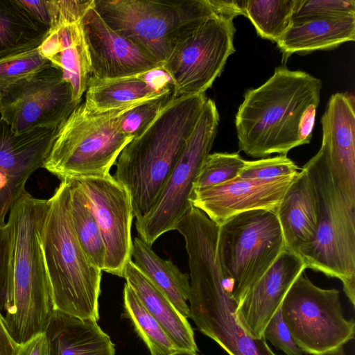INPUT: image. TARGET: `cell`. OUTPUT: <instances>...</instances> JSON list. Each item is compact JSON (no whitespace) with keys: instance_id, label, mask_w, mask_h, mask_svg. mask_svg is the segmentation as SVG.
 <instances>
[{"instance_id":"obj_1","label":"cell","mask_w":355,"mask_h":355,"mask_svg":"<svg viewBox=\"0 0 355 355\" xmlns=\"http://www.w3.org/2000/svg\"><path fill=\"white\" fill-rule=\"evenodd\" d=\"M321 80L284 66L262 85L248 89L236 114L240 150L259 158L286 155L312 138Z\"/></svg>"},{"instance_id":"obj_2","label":"cell","mask_w":355,"mask_h":355,"mask_svg":"<svg viewBox=\"0 0 355 355\" xmlns=\"http://www.w3.org/2000/svg\"><path fill=\"white\" fill-rule=\"evenodd\" d=\"M207 98L205 94L172 98L120 153L114 178L128 190L136 218L146 214L162 193Z\"/></svg>"},{"instance_id":"obj_3","label":"cell","mask_w":355,"mask_h":355,"mask_svg":"<svg viewBox=\"0 0 355 355\" xmlns=\"http://www.w3.org/2000/svg\"><path fill=\"white\" fill-rule=\"evenodd\" d=\"M49 200L33 197L27 191L10 209L12 286L10 304L3 319L18 345L44 333L55 311L41 248V229Z\"/></svg>"},{"instance_id":"obj_4","label":"cell","mask_w":355,"mask_h":355,"mask_svg":"<svg viewBox=\"0 0 355 355\" xmlns=\"http://www.w3.org/2000/svg\"><path fill=\"white\" fill-rule=\"evenodd\" d=\"M48 200L40 241L54 309L97 322L102 270L90 261L76 237L68 181H61Z\"/></svg>"},{"instance_id":"obj_5","label":"cell","mask_w":355,"mask_h":355,"mask_svg":"<svg viewBox=\"0 0 355 355\" xmlns=\"http://www.w3.org/2000/svg\"><path fill=\"white\" fill-rule=\"evenodd\" d=\"M309 173L320 202V219L313 241L298 255L306 268L340 279L355 305V197L336 181L317 153L302 167Z\"/></svg>"},{"instance_id":"obj_6","label":"cell","mask_w":355,"mask_h":355,"mask_svg":"<svg viewBox=\"0 0 355 355\" xmlns=\"http://www.w3.org/2000/svg\"><path fill=\"white\" fill-rule=\"evenodd\" d=\"M134 106L94 113L80 103L58 126L42 168L61 181L110 175L133 139L123 132L121 118Z\"/></svg>"},{"instance_id":"obj_7","label":"cell","mask_w":355,"mask_h":355,"mask_svg":"<svg viewBox=\"0 0 355 355\" xmlns=\"http://www.w3.org/2000/svg\"><path fill=\"white\" fill-rule=\"evenodd\" d=\"M94 7L160 67L182 35L215 15L209 0H94Z\"/></svg>"},{"instance_id":"obj_8","label":"cell","mask_w":355,"mask_h":355,"mask_svg":"<svg viewBox=\"0 0 355 355\" xmlns=\"http://www.w3.org/2000/svg\"><path fill=\"white\" fill-rule=\"evenodd\" d=\"M218 252L237 303L286 249L275 211L235 215L219 226Z\"/></svg>"},{"instance_id":"obj_9","label":"cell","mask_w":355,"mask_h":355,"mask_svg":"<svg viewBox=\"0 0 355 355\" xmlns=\"http://www.w3.org/2000/svg\"><path fill=\"white\" fill-rule=\"evenodd\" d=\"M284 320L302 352L345 355L354 338L355 322L343 315L340 292L315 286L304 272L293 282L281 304Z\"/></svg>"},{"instance_id":"obj_10","label":"cell","mask_w":355,"mask_h":355,"mask_svg":"<svg viewBox=\"0 0 355 355\" xmlns=\"http://www.w3.org/2000/svg\"><path fill=\"white\" fill-rule=\"evenodd\" d=\"M219 114L215 102L207 98L182 153L162 193L151 209L136 218V229L149 245L163 234L175 230L192 206L189 197L193 183L212 148Z\"/></svg>"},{"instance_id":"obj_11","label":"cell","mask_w":355,"mask_h":355,"mask_svg":"<svg viewBox=\"0 0 355 355\" xmlns=\"http://www.w3.org/2000/svg\"><path fill=\"white\" fill-rule=\"evenodd\" d=\"M189 275L191 318L202 334L228 355H275L264 338H252L236 320L232 282L220 264H202Z\"/></svg>"},{"instance_id":"obj_12","label":"cell","mask_w":355,"mask_h":355,"mask_svg":"<svg viewBox=\"0 0 355 355\" xmlns=\"http://www.w3.org/2000/svg\"><path fill=\"white\" fill-rule=\"evenodd\" d=\"M233 18L214 15L180 37L161 68L174 98L205 94L235 51Z\"/></svg>"},{"instance_id":"obj_13","label":"cell","mask_w":355,"mask_h":355,"mask_svg":"<svg viewBox=\"0 0 355 355\" xmlns=\"http://www.w3.org/2000/svg\"><path fill=\"white\" fill-rule=\"evenodd\" d=\"M78 105L62 72L51 66L0 94V119L17 134L55 128Z\"/></svg>"},{"instance_id":"obj_14","label":"cell","mask_w":355,"mask_h":355,"mask_svg":"<svg viewBox=\"0 0 355 355\" xmlns=\"http://www.w3.org/2000/svg\"><path fill=\"white\" fill-rule=\"evenodd\" d=\"M83 188L97 220L105 248L103 270L123 277L132 260L134 218L128 190L110 174L76 179Z\"/></svg>"},{"instance_id":"obj_15","label":"cell","mask_w":355,"mask_h":355,"mask_svg":"<svg viewBox=\"0 0 355 355\" xmlns=\"http://www.w3.org/2000/svg\"><path fill=\"white\" fill-rule=\"evenodd\" d=\"M58 128L17 134L0 119V226L20 196L31 175L42 168Z\"/></svg>"},{"instance_id":"obj_16","label":"cell","mask_w":355,"mask_h":355,"mask_svg":"<svg viewBox=\"0 0 355 355\" xmlns=\"http://www.w3.org/2000/svg\"><path fill=\"white\" fill-rule=\"evenodd\" d=\"M297 173L267 180L237 178L211 187L193 189L189 202L220 226L245 211H276Z\"/></svg>"},{"instance_id":"obj_17","label":"cell","mask_w":355,"mask_h":355,"mask_svg":"<svg viewBox=\"0 0 355 355\" xmlns=\"http://www.w3.org/2000/svg\"><path fill=\"white\" fill-rule=\"evenodd\" d=\"M91 76L98 78L136 76L161 67L146 51L112 29L94 7L83 18Z\"/></svg>"},{"instance_id":"obj_18","label":"cell","mask_w":355,"mask_h":355,"mask_svg":"<svg viewBox=\"0 0 355 355\" xmlns=\"http://www.w3.org/2000/svg\"><path fill=\"white\" fill-rule=\"evenodd\" d=\"M306 266L297 254L286 250L236 303V320L253 338L263 331L295 279Z\"/></svg>"},{"instance_id":"obj_19","label":"cell","mask_w":355,"mask_h":355,"mask_svg":"<svg viewBox=\"0 0 355 355\" xmlns=\"http://www.w3.org/2000/svg\"><path fill=\"white\" fill-rule=\"evenodd\" d=\"M85 14L72 12L58 15L37 47L40 55L62 72L63 78L71 87L73 98L78 104L80 103L86 92L91 76L83 24Z\"/></svg>"},{"instance_id":"obj_20","label":"cell","mask_w":355,"mask_h":355,"mask_svg":"<svg viewBox=\"0 0 355 355\" xmlns=\"http://www.w3.org/2000/svg\"><path fill=\"white\" fill-rule=\"evenodd\" d=\"M322 140L317 153L332 175L355 196V112L353 96L333 94L321 119Z\"/></svg>"},{"instance_id":"obj_21","label":"cell","mask_w":355,"mask_h":355,"mask_svg":"<svg viewBox=\"0 0 355 355\" xmlns=\"http://www.w3.org/2000/svg\"><path fill=\"white\" fill-rule=\"evenodd\" d=\"M275 212L287 250L298 254L313 241L320 213L316 189L304 168L297 173Z\"/></svg>"},{"instance_id":"obj_22","label":"cell","mask_w":355,"mask_h":355,"mask_svg":"<svg viewBox=\"0 0 355 355\" xmlns=\"http://www.w3.org/2000/svg\"><path fill=\"white\" fill-rule=\"evenodd\" d=\"M49 355H114V344L96 321L55 310L44 331Z\"/></svg>"},{"instance_id":"obj_23","label":"cell","mask_w":355,"mask_h":355,"mask_svg":"<svg viewBox=\"0 0 355 355\" xmlns=\"http://www.w3.org/2000/svg\"><path fill=\"white\" fill-rule=\"evenodd\" d=\"M123 277L148 312L179 349L198 352L193 329L168 298L135 266L126 265Z\"/></svg>"},{"instance_id":"obj_24","label":"cell","mask_w":355,"mask_h":355,"mask_svg":"<svg viewBox=\"0 0 355 355\" xmlns=\"http://www.w3.org/2000/svg\"><path fill=\"white\" fill-rule=\"evenodd\" d=\"M354 39L355 17H349L293 24L277 44L286 60L293 53L331 49Z\"/></svg>"},{"instance_id":"obj_25","label":"cell","mask_w":355,"mask_h":355,"mask_svg":"<svg viewBox=\"0 0 355 355\" xmlns=\"http://www.w3.org/2000/svg\"><path fill=\"white\" fill-rule=\"evenodd\" d=\"M132 258L135 266L168 298L187 319L191 318L189 301V276L182 272L171 260L160 258L139 237L132 241Z\"/></svg>"},{"instance_id":"obj_26","label":"cell","mask_w":355,"mask_h":355,"mask_svg":"<svg viewBox=\"0 0 355 355\" xmlns=\"http://www.w3.org/2000/svg\"><path fill=\"white\" fill-rule=\"evenodd\" d=\"M165 89L157 92L141 75L113 79L90 76L83 103L89 111L103 113L134 106L159 96Z\"/></svg>"},{"instance_id":"obj_27","label":"cell","mask_w":355,"mask_h":355,"mask_svg":"<svg viewBox=\"0 0 355 355\" xmlns=\"http://www.w3.org/2000/svg\"><path fill=\"white\" fill-rule=\"evenodd\" d=\"M48 31L17 0H0V57L37 48Z\"/></svg>"},{"instance_id":"obj_28","label":"cell","mask_w":355,"mask_h":355,"mask_svg":"<svg viewBox=\"0 0 355 355\" xmlns=\"http://www.w3.org/2000/svg\"><path fill=\"white\" fill-rule=\"evenodd\" d=\"M69 185V212L78 241L90 261L103 270L105 248L100 228L89 202L76 179Z\"/></svg>"},{"instance_id":"obj_29","label":"cell","mask_w":355,"mask_h":355,"mask_svg":"<svg viewBox=\"0 0 355 355\" xmlns=\"http://www.w3.org/2000/svg\"><path fill=\"white\" fill-rule=\"evenodd\" d=\"M123 316L128 318L151 355H170L179 349L128 284L123 288Z\"/></svg>"},{"instance_id":"obj_30","label":"cell","mask_w":355,"mask_h":355,"mask_svg":"<svg viewBox=\"0 0 355 355\" xmlns=\"http://www.w3.org/2000/svg\"><path fill=\"white\" fill-rule=\"evenodd\" d=\"M297 0H245V16L262 38L279 42L291 25Z\"/></svg>"},{"instance_id":"obj_31","label":"cell","mask_w":355,"mask_h":355,"mask_svg":"<svg viewBox=\"0 0 355 355\" xmlns=\"http://www.w3.org/2000/svg\"><path fill=\"white\" fill-rule=\"evenodd\" d=\"M52 66L37 48L16 51L0 57V94L19 80Z\"/></svg>"},{"instance_id":"obj_32","label":"cell","mask_w":355,"mask_h":355,"mask_svg":"<svg viewBox=\"0 0 355 355\" xmlns=\"http://www.w3.org/2000/svg\"><path fill=\"white\" fill-rule=\"evenodd\" d=\"M245 161L239 153H209L193 181V189L211 187L237 178Z\"/></svg>"},{"instance_id":"obj_33","label":"cell","mask_w":355,"mask_h":355,"mask_svg":"<svg viewBox=\"0 0 355 355\" xmlns=\"http://www.w3.org/2000/svg\"><path fill=\"white\" fill-rule=\"evenodd\" d=\"M172 86L159 96L145 101L125 111L121 118L123 132L133 139L141 134L172 99Z\"/></svg>"},{"instance_id":"obj_34","label":"cell","mask_w":355,"mask_h":355,"mask_svg":"<svg viewBox=\"0 0 355 355\" xmlns=\"http://www.w3.org/2000/svg\"><path fill=\"white\" fill-rule=\"evenodd\" d=\"M355 17L354 0H297L291 24L315 19Z\"/></svg>"},{"instance_id":"obj_35","label":"cell","mask_w":355,"mask_h":355,"mask_svg":"<svg viewBox=\"0 0 355 355\" xmlns=\"http://www.w3.org/2000/svg\"><path fill=\"white\" fill-rule=\"evenodd\" d=\"M300 169L286 155H279L254 161H245L238 178L267 180L294 175Z\"/></svg>"},{"instance_id":"obj_36","label":"cell","mask_w":355,"mask_h":355,"mask_svg":"<svg viewBox=\"0 0 355 355\" xmlns=\"http://www.w3.org/2000/svg\"><path fill=\"white\" fill-rule=\"evenodd\" d=\"M12 235L10 223L0 226V311L6 312L10 306L12 286Z\"/></svg>"},{"instance_id":"obj_37","label":"cell","mask_w":355,"mask_h":355,"mask_svg":"<svg viewBox=\"0 0 355 355\" xmlns=\"http://www.w3.org/2000/svg\"><path fill=\"white\" fill-rule=\"evenodd\" d=\"M263 337L286 355H302L284 320L281 306L268 322Z\"/></svg>"},{"instance_id":"obj_38","label":"cell","mask_w":355,"mask_h":355,"mask_svg":"<svg viewBox=\"0 0 355 355\" xmlns=\"http://www.w3.org/2000/svg\"><path fill=\"white\" fill-rule=\"evenodd\" d=\"M17 1L35 20L50 28L53 19L52 0H17Z\"/></svg>"},{"instance_id":"obj_39","label":"cell","mask_w":355,"mask_h":355,"mask_svg":"<svg viewBox=\"0 0 355 355\" xmlns=\"http://www.w3.org/2000/svg\"><path fill=\"white\" fill-rule=\"evenodd\" d=\"M15 355H49L45 333L37 334L24 343L18 345Z\"/></svg>"},{"instance_id":"obj_40","label":"cell","mask_w":355,"mask_h":355,"mask_svg":"<svg viewBox=\"0 0 355 355\" xmlns=\"http://www.w3.org/2000/svg\"><path fill=\"white\" fill-rule=\"evenodd\" d=\"M18 345L13 340L6 327L0 311V355H15Z\"/></svg>"},{"instance_id":"obj_41","label":"cell","mask_w":355,"mask_h":355,"mask_svg":"<svg viewBox=\"0 0 355 355\" xmlns=\"http://www.w3.org/2000/svg\"><path fill=\"white\" fill-rule=\"evenodd\" d=\"M170 355H198V354H197V352L188 351V350H184V349H179Z\"/></svg>"},{"instance_id":"obj_42","label":"cell","mask_w":355,"mask_h":355,"mask_svg":"<svg viewBox=\"0 0 355 355\" xmlns=\"http://www.w3.org/2000/svg\"><path fill=\"white\" fill-rule=\"evenodd\" d=\"M276 355V354H275Z\"/></svg>"}]
</instances>
